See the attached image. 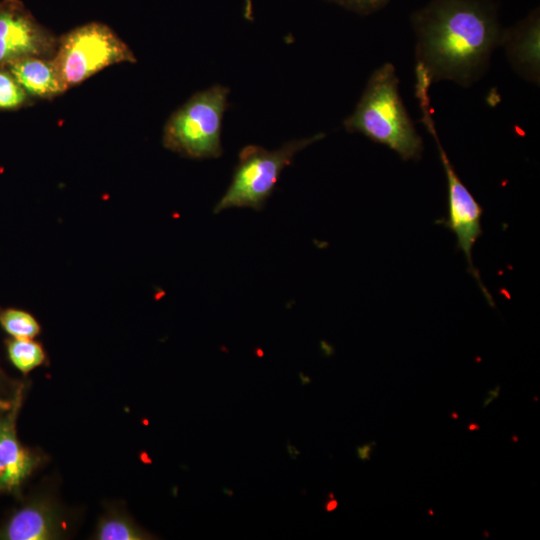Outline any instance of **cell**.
Returning a JSON list of instances; mask_svg holds the SVG:
<instances>
[{"instance_id":"1","label":"cell","mask_w":540,"mask_h":540,"mask_svg":"<svg viewBox=\"0 0 540 540\" xmlns=\"http://www.w3.org/2000/svg\"><path fill=\"white\" fill-rule=\"evenodd\" d=\"M411 22L416 65L432 84L472 85L488 68L504 32L493 0H432Z\"/></svg>"},{"instance_id":"2","label":"cell","mask_w":540,"mask_h":540,"mask_svg":"<svg viewBox=\"0 0 540 540\" xmlns=\"http://www.w3.org/2000/svg\"><path fill=\"white\" fill-rule=\"evenodd\" d=\"M398 85L392 63L377 68L355 110L344 120V128L385 145L404 161H416L422 156L423 141L403 104Z\"/></svg>"},{"instance_id":"3","label":"cell","mask_w":540,"mask_h":540,"mask_svg":"<svg viewBox=\"0 0 540 540\" xmlns=\"http://www.w3.org/2000/svg\"><path fill=\"white\" fill-rule=\"evenodd\" d=\"M229 88L213 85L193 94L165 123V148L191 159L218 158L223 153L221 132L229 106Z\"/></svg>"},{"instance_id":"4","label":"cell","mask_w":540,"mask_h":540,"mask_svg":"<svg viewBox=\"0 0 540 540\" xmlns=\"http://www.w3.org/2000/svg\"><path fill=\"white\" fill-rule=\"evenodd\" d=\"M324 137V133H318L308 138L291 140L275 150H267L258 145L242 148L231 183L214 206L213 212L218 214L231 208L262 210L282 171L292 163L295 155Z\"/></svg>"},{"instance_id":"5","label":"cell","mask_w":540,"mask_h":540,"mask_svg":"<svg viewBox=\"0 0 540 540\" xmlns=\"http://www.w3.org/2000/svg\"><path fill=\"white\" fill-rule=\"evenodd\" d=\"M52 59L66 90L111 65L136 62L130 47L99 22L79 26L58 38Z\"/></svg>"},{"instance_id":"6","label":"cell","mask_w":540,"mask_h":540,"mask_svg":"<svg viewBox=\"0 0 540 540\" xmlns=\"http://www.w3.org/2000/svg\"><path fill=\"white\" fill-rule=\"evenodd\" d=\"M430 83L424 77H417L415 95L421 111V121L433 136L439 152L447 180V218L443 224L455 235L457 248L464 253L469 271L477 280L488 303L492 306L491 295L484 287L477 269L474 267L472 251L478 238L482 235L481 218L483 209L472 193L464 185L444 151L432 117L429 89Z\"/></svg>"},{"instance_id":"7","label":"cell","mask_w":540,"mask_h":540,"mask_svg":"<svg viewBox=\"0 0 540 540\" xmlns=\"http://www.w3.org/2000/svg\"><path fill=\"white\" fill-rule=\"evenodd\" d=\"M57 43L20 0L0 1V67L26 57L53 58Z\"/></svg>"},{"instance_id":"8","label":"cell","mask_w":540,"mask_h":540,"mask_svg":"<svg viewBox=\"0 0 540 540\" xmlns=\"http://www.w3.org/2000/svg\"><path fill=\"white\" fill-rule=\"evenodd\" d=\"M501 46L516 73L539 84L540 77V14L533 10L513 27L504 29Z\"/></svg>"},{"instance_id":"9","label":"cell","mask_w":540,"mask_h":540,"mask_svg":"<svg viewBox=\"0 0 540 540\" xmlns=\"http://www.w3.org/2000/svg\"><path fill=\"white\" fill-rule=\"evenodd\" d=\"M15 413L0 421V490L17 489L35 466L33 457L20 445L15 432Z\"/></svg>"},{"instance_id":"10","label":"cell","mask_w":540,"mask_h":540,"mask_svg":"<svg viewBox=\"0 0 540 540\" xmlns=\"http://www.w3.org/2000/svg\"><path fill=\"white\" fill-rule=\"evenodd\" d=\"M6 68L32 99H53L67 91L52 58L26 57Z\"/></svg>"},{"instance_id":"11","label":"cell","mask_w":540,"mask_h":540,"mask_svg":"<svg viewBox=\"0 0 540 540\" xmlns=\"http://www.w3.org/2000/svg\"><path fill=\"white\" fill-rule=\"evenodd\" d=\"M56 534L57 522L53 512L44 504H32L12 517L3 535L10 540H46Z\"/></svg>"},{"instance_id":"12","label":"cell","mask_w":540,"mask_h":540,"mask_svg":"<svg viewBox=\"0 0 540 540\" xmlns=\"http://www.w3.org/2000/svg\"><path fill=\"white\" fill-rule=\"evenodd\" d=\"M8 355L12 363L26 373L39 366L44 360L42 347L30 339H18L8 344Z\"/></svg>"},{"instance_id":"13","label":"cell","mask_w":540,"mask_h":540,"mask_svg":"<svg viewBox=\"0 0 540 540\" xmlns=\"http://www.w3.org/2000/svg\"><path fill=\"white\" fill-rule=\"evenodd\" d=\"M0 323L7 333L18 339H31L40 331L35 318L18 309L0 311Z\"/></svg>"},{"instance_id":"14","label":"cell","mask_w":540,"mask_h":540,"mask_svg":"<svg viewBox=\"0 0 540 540\" xmlns=\"http://www.w3.org/2000/svg\"><path fill=\"white\" fill-rule=\"evenodd\" d=\"M32 98L6 67H0V110H16L27 106Z\"/></svg>"},{"instance_id":"15","label":"cell","mask_w":540,"mask_h":540,"mask_svg":"<svg viewBox=\"0 0 540 540\" xmlns=\"http://www.w3.org/2000/svg\"><path fill=\"white\" fill-rule=\"evenodd\" d=\"M96 538L101 540H136L143 537L132 523L122 517L115 516L100 523Z\"/></svg>"},{"instance_id":"16","label":"cell","mask_w":540,"mask_h":540,"mask_svg":"<svg viewBox=\"0 0 540 540\" xmlns=\"http://www.w3.org/2000/svg\"><path fill=\"white\" fill-rule=\"evenodd\" d=\"M352 12L368 15L385 7L390 0H326Z\"/></svg>"},{"instance_id":"17","label":"cell","mask_w":540,"mask_h":540,"mask_svg":"<svg viewBox=\"0 0 540 540\" xmlns=\"http://www.w3.org/2000/svg\"><path fill=\"white\" fill-rule=\"evenodd\" d=\"M375 443L372 442L371 444H367L363 447H359L358 448V456L362 459V460H367L369 459V456H370V451L372 450V446L374 445Z\"/></svg>"},{"instance_id":"18","label":"cell","mask_w":540,"mask_h":540,"mask_svg":"<svg viewBox=\"0 0 540 540\" xmlns=\"http://www.w3.org/2000/svg\"><path fill=\"white\" fill-rule=\"evenodd\" d=\"M500 386H496L493 390L488 392V397L485 399L484 407H486L492 400H494L499 395Z\"/></svg>"}]
</instances>
